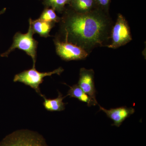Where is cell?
<instances>
[{
	"mask_svg": "<svg viewBox=\"0 0 146 146\" xmlns=\"http://www.w3.org/2000/svg\"><path fill=\"white\" fill-rule=\"evenodd\" d=\"M55 37L81 47L89 53L94 48L105 46L112 27L109 13L96 8L81 13L65 9Z\"/></svg>",
	"mask_w": 146,
	"mask_h": 146,
	"instance_id": "cell-1",
	"label": "cell"
},
{
	"mask_svg": "<svg viewBox=\"0 0 146 146\" xmlns=\"http://www.w3.org/2000/svg\"><path fill=\"white\" fill-rule=\"evenodd\" d=\"M34 34L31 26L29 24L27 33L25 34L16 33L13 36V44L5 52L1 54V56L8 57L11 53L16 49L22 50L31 56L33 61V68H35L38 42L33 38Z\"/></svg>",
	"mask_w": 146,
	"mask_h": 146,
	"instance_id": "cell-2",
	"label": "cell"
},
{
	"mask_svg": "<svg viewBox=\"0 0 146 146\" xmlns=\"http://www.w3.org/2000/svg\"><path fill=\"white\" fill-rule=\"evenodd\" d=\"M0 146H48L44 137L28 130L16 131L5 137Z\"/></svg>",
	"mask_w": 146,
	"mask_h": 146,
	"instance_id": "cell-3",
	"label": "cell"
},
{
	"mask_svg": "<svg viewBox=\"0 0 146 146\" xmlns=\"http://www.w3.org/2000/svg\"><path fill=\"white\" fill-rule=\"evenodd\" d=\"M63 71V68L60 67L52 72H40L36 70L35 68H32L31 69L23 71L16 74L14 76L13 81L21 82L30 86L35 90L37 94L42 97L43 95L41 94L39 85L44 81V77L55 74L60 75Z\"/></svg>",
	"mask_w": 146,
	"mask_h": 146,
	"instance_id": "cell-4",
	"label": "cell"
},
{
	"mask_svg": "<svg viewBox=\"0 0 146 146\" xmlns=\"http://www.w3.org/2000/svg\"><path fill=\"white\" fill-rule=\"evenodd\" d=\"M111 42L106 46L115 49L124 46L132 40L130 29L127 21L122 14L119 13L117 21L110 32Z\"/></svg>",
	"mask_w": 146,
	"mask_h": 146,
	"instance_id": "cell-5",
	"label": "cell"
},
{
	"mask_svg": "<svg viewBox=\"0 0 146 146\" xmlns=\"http://www.w3.org/2000/svg\"><path fill=\"white\" fill-rule=\"evenodd\" d=\"M58 55L65 61L84 60L89 54L81 47L72 43L60 41L56 37L53 40Z\"/></svg>",
	"mask_w": 146,
	"mask_h": 146,
	"instance_id": "cell-6",
	"label": "cell"
},
{
	"mask_svg": "<svg viewBox=\"0 0 146 146\" xmlns=\"http://www.w3.org/2000/svg\"><path fill=\"white\" fill-rule=\"evenodd\" d=\"M94 72L93 69L81 68L80 71L78 85L92 100L97 102L96 91L94 83Z\"/></svg>",
	"mask_w": 146,
	"mask_h": 146,
	"instance_id": "cell-7",
	"label": "cell"
},
{
	"mask_svg": "<svg viewBox=\"0 0 146 146\" xmlns=\"http://www.w3.org/2000/svg\"><path fill=\"white\" fill-rule=\"evenodd\" d=\"M100 110L104 112L108 117L111 119L114 123L112 125L119 127L124 121L135 112V109L132 107L122 106L117 108L107 110L99 105Z\"/></svg>",
	"mask_w": 146,
	"mask_h": 146,
	"instance_id": "cell-8",
	"label": "cell"
},
{
	"mask_svg": "<svg viewBox=\"0 0 146 146\" xmlns=\"http://www.w3.org/2000/svg\"><path fill=\"white\" fill-rule=\"evenodd\" d=\"M29 24L31 26L34 33H37L45 38L50 36V32L55 25L54 23L46 22L38 19L33 20L31 18L29 19Z\"/></svg>",
	"mask_w": 146,
	"mask_h": 146,
	"instance_id": "cell-9",
	"label": "cell"
},
{
	"mask_svg": "<svg viewBox=\"0 0 146 146\" xmlns=\"http://www.w3.org/2000/svg\"><path fill=\"white\" fill-rule=\"evenodd\" d=\"M69 5L71 9L81 13H88L98 8L95 0H71Z\"/></svg>",
	"mask_w": 146,
	"mask_h": 146,
	"instance_id": "cell-10",
	"label": "cell"
},
{
	"mask_svg": "<svg viewBox=\"0 0 146 146\" xmlns=\"http://www.w3.org/2000/svg\"><path fill=\"white\" fill-rule=\"evenodd\" d=\"M58 96L54 99H48L43 95L42 97L44 99L43 106L47 111L50 112L63 111L65 109L66 104L63 102V100L65 97H63V95L58 91Z\"/></svg>",
	"mask_w": 146,
	"mask_h": 146,
	"instance_id": "cell-11",
	"label": "cell"
},
{
	"mask_svg": "<svg viewBox=\"0 0 146 146\" xmlns=\"http://www.w3.org/2000/svg\"><path fill=\"white\" fill-rule=\"evenodd\" d=\"M67 96L70 98H76L80 101L87 104V106L89 107L98 104V102L92 100L88 95L84 92L78 84H75L70 87Z\"/></svg>",
	"mask_w": 146,
	"mask_h": 146,
	"instance_id": "cell-12",
	"label": "cell"
},
{
	"mask_svg": "<svg viewBox=\"0 0 146 146\" xmlns=\"http://www.w3.org/2000/svg\"><path fill=\"white\" fill-rule=\"evenodd\" d=\"M71 0H44L43 4L45 8H51L59 13H63L65 6L69 5Z\"/></svg>",
	"mask_w": 146,
	"mask_h": 146,
	"instance_id": "cell-13",
	"label": "cell"
},
{
	"mask_svg": "<svg viewBox=\"0 0 146 146\" xmlns=\"http://www.w3.org/2000/svg\"><path fill=\"white\" fill-rule=\"evenodd\" d=\"M38 19L46 22L56 23L60 22L61 18L56 15L55 11L52 9L45 8Z\"/></svg>",
	"mask_w": 146,
	"mask_h": 146,
	"instance_id": "cell-14",
	"label": "cell"
},
{
	"mask_svg": "<svg viewBox=\"0 0 146 146\" xmlns=\"http://www.w3.org/2000/svg\"><path fill=\"white\" fill-rule=\"evenodd\" d=\"M98 8L107 13L109 12L110 5L111 0H95Z\"/></svg>",
	"mask_w": 146,
	"mask_h": 146,
	"instance_id": "cell-15",
	"label": "cell"
},
{
	"mask_svg": "<svg viewBox=\"0 0 146 146\" xmlns=\"http://www.w3.org/2000/svg\"><path fill=\"white\" fill-rule=\"evenodd\" d=\"M6 11V8H3L0 11V15H2V14L5 13Z\"/></svg>",
	"mask_w": 146,
	"mask_h": 146,
	"instance_id": "cell-16",
	"label": "cell"
}]
</instances>
